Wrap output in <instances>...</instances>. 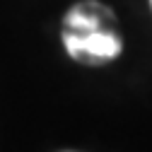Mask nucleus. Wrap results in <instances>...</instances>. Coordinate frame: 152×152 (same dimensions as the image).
<instances>
[{
	"label": "nucleus",
	"mask_w": 152,
	"mask_h": 152,
	"mask_svg": "<svg viewBox=\"0 0 152 152\" xmlns=\"http://www.w3.org/2000/svg\"><path fill=\"white\" fill-rule=\"evenodd\" d=\"M63 44L65 51L72 56L75 61L82 63H102V61H111L121 53V39L113 31H104L99 29H89V31H72L65 29L63 31Z\"/></svg>",
	"instance_id": "obj_1"
},
{
	"label": "nucleus",
	"mask_w": 152,
	"mask_h": 152,
	"mask_svg": "<svg viewBox=\"0 0 152 152\" xmlns=\"http://www.w3.org/2000/svg\"><path fill=\"white\" fill-rule=\"evenodd\" d=\"M150 3H152V0H150Z\"/></svg>",
	"instance_id": "obj_2"
}]
</instances>
